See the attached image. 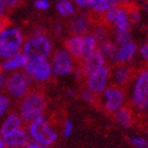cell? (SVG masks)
I'll use <instances>...</instances> for the list:
<instances>
[{
  "label": "cell",
  "mask_w": 148,
  "mask_h": 148,
  "mask_svg": "<svg viewBox=\"0 0 148 148\" xmlns=\"http://www.w3.org/2000/svg\"><path fill=\"white\" fill-rule=\"evenodd\" d=\"M92 19L91 16H79V17L75 18L71 21L69 23V31L72 32L73 34H86L87 32L90 29L91 26Z\"/></svg>",
  "instance_id": "9a60e30c"
},
{
  "label": "cell",
  "mask_w": 148,
  "mask_h": 148,
  "mask_svg": "<svg viewBox=\"0 0 148 148\" xmlns=\"http://www.w3.org/2000/svg\"><path fill=\"white\" fill-rule=\"evenodd\" d=\"M56 8L62 16L72 15L73 12H74V8H73L72 3L69 2V1H67V0H61V1H59V2L57 3Z\"/></svg>",
  "instance_id": "d4e9b609"
},
{
  "label": "cell",
  "mask_w": 148,
  "mask_h": 148,
  "mask_svg": "<svg viewBox=\"0 0 148 148\" xmlns=\"http://www.w3.org/2000/svg\"><path fill=\"white\" fill-rule=\"evenodd\" d=\"M130 142L137 148H146L148 147V142L142 138H131Z\"/></svg>",
  "instance_id": "4316f807"
},
{
  "label": "cell",
  "mask_w": 148,
  "mask_h": 148,
  "mask_svg": "<svg viewBox=\"0 0 148 148\" xmlns=\"http://www.w3.org/2000/svg\"><path fill=\"white\" fill-rule=\"evenodd\" d=\"M25 148H48V146L42 145V144H38V143H36V142H35V143L34 142H31V143L28 142Z\"/></svg>",
  "instance_id": "e575fe53"
},
{
  "label": "cell",
  "mask_w": 148,
  "mask_h": 148,
  "mask_svg": "<svg viewBox=\"0 0 148 148\" xmlns=\"http://www.w3.org/2000/svg\"><path fill=\"white\" fill-rule=\"evenodd\" d=\"M5 143H4V141H3L2 138H0V148H5Z\"/></svg>",
  "instance_id": "74e56055"
},
{
  "label": "cell",
  "mask_w": 148,
  "mask_h": 148,
  "mask_svg": "<svg viewBox=\"0 0 148 148\" xmlns=\"http://www.w3.org/2000/svg\"><path fill=\"white\" fill-rule=\"evenodd\" d=\"M83 45H84V38L83 36L76 35L67 38L64 42V47L66 51L69 53V55L75 58L78 63L81 61L82 55H83Z\"/></svg>",
  "instance_id": "7c38bea8"
},
{
  "label": "cell",
  "mask_w": 148,
  "mask_h": 148,
  "mask_svg": "<svg viewBox=\"0 0 148 148\" xmlns=\"http://www.w3.org/2000/svg\"><path fill=\"white\" fill-rule=\"evenodd\" d=\"M28 60L25 57L23 53H17L12 57H10V59L5 60L4 62L0 64V69L1 71L5 69V71H12V69H17L20 67H25V65L27 64Z\"/></svg>",
  "instance_id": "d6986e66"
},
{
  "label": "cell",
  "mask_w": 148,
  "mask_h": 148,
  "mask_svg": "<svg viewBox=\"0 0 148 148\" xmlns=\"http://www.w3.org/2000/svg\"><path fill=\"white\" fill-rule=\"evenodd\" d=\"M117 1H118V3L120 2V3H122V4H124V3L130 2V0H117Z\"/></svg>",
  "instance_id": "f35d334b"
},
{
  "label": "cell",
  "mask_w": 148,
  "mask_h": 148,
  "mask_svg": "<svg viewBox=\"0 0 148 148\" xmlns=\"http://www.w3.org/2000/svg\"><path fill=\"white\" fill-rule=\"evenodd\" d=\"M8 23H10V21L8 20V18L0 17V33L2 32V30L4 29V28L8 27Z\"/></svg>",
  "instance_id": "d6a6232c"
},
{
  "label": "cell",
  "mask_w": 148,
  "mask_h": 148,
  "mask_svg": "<svg viewBox=\"0 0 148 148\" xmlns=\"http://www.w3.org/2000/svg\"><path fill=\"white\" fill-rule=\"evenodd\" d=\"M4 143L8 147H21V146H26L29 142V136L26 130L20 127L10 133L6 137L2 138Z\"/></svg>",
  "instance_id": "5bb4252c"
},
{
  "label": "cell",
  "mask_w": 148,
  "mask_h": 148,
  "mask_svg": "<svg viewBox=\"0 0 148 148\" xmlns=\"http://www.w3.org/2000/svg\"><path fill=\"white\" fill-rule=\"evenodd\" d=\"M23 42L24 37L18 28H4L0 33V64L19 53Z\"/></svg>",
  "instance_id": "7a4b0ae2"
},
{
  "label": "cell",
  "mask_w": 148,
  "mask_h": 148,
  "mask_svg": "<svg viewBox=\"0 0 148 148\" xmlns=\"http://www.w3.org/2000/svg\"><path fill=\"white\" fill-rule=\"evenodd\" d=\"M53 71L57 76H64L73 71V61L66 50H59L53 57Z\"/></svg>",
  "instance_id": "30bf717a"
},
{
  "label": "cell",
  "mask_w": 148,
  "mask_h": 148,
  "mask_svg": "<svg viewBox=\"0 0 148 148\" xmlns=\"http://www.w3.org/2000/svg\"><path fill=\"white\" fill-rule=\"evenodd\" d=\"M10 148H15V147H10Z\"/></svg>",
  "instance_id": "ab89813d"
},
{
  "label": "cell",
  "mask_w": 148,
  "mask_h": 148,
  "mask_svg": "<svg viewBox=\"0 0 148 148\" xmlns=\"http://www.w3.org/2000/svg\"><path fill=\"white\" fill-rule=\"evenodd\" d=\"M26 73L31 78L38 82H44L50 79L52 74V66L47 60H38V61H28L25 65Z\"/></svg>",
  "instance_id": "9c48e42d"
},
{
  "label": "cell",
  "mask_w": 148,
  "mask_h": 148,
  "mask_svg": "<svg viewBox=\"0 0 148 148\" xmlns=\"http://www.w3.org/2000/svg\"><path fill=\"white\" fill-rule=\"evenodd\" d=\"M6 91L15 97H23L31 89V79L26 72L18 71L12 73L4 81Z\"/></svg>",
  "instance_id": "8992f818"
},
{
  "label": "cell",
  "mask_w": 148,
  "mask_h": 148,
  "mask_svg": "<svg viewBox=\"0 0 148 148\" xmlns=\"http://www.w3.org/2000/svg\"><path fill=\"white\" fill-rule=\"evenodd\" d=\"M135 52H136V46L133 42H128L126 44L121 45L116 50L113 56V60L116 64H124L128 60L132 59Z\"/></svg>",
  "instance_id": "e0dca14e"
},
{
  "label": "cell",
  "mask_w": 148,
  "mask_h": 148,
  "mask_svg": "<svg viewBox=\"0 0 148 148\" xmlns=\"http://www.w3.org/2000/svg\"><path fill=\"white\" fill-rule=\"evenodd\" d=\"M118 1L117 0H93L91 3V8L93 12L99 15L105 14L114 6H116Z\"/></svg>",
  "instance_id": "44dd1931"
},
{
  "label": "cell",
  "mask_w": 148,
  "mask_h": 148,
  "mask_svg": "<svg viewBox=\"0 0 148 148\" xmlns=\"http://www.w3.org/2000/svg\"><path fill=\"white\" fill-rule=\"evenodd\" d=\"M132 107L136 109L135 113L138 115L148 112V71H142L137 76L134 85Z\"/></svg>",
  "instance_id": "277c9868"
},
{
  "label": "cell",
  "mask_w": 148,
  "mask_h": 148,
  "mask_svg": "<svg viewBox=\"0 0 148 148\" xmlns=\"http://www.w3.org/2000/svg\"><path fill=\"white\" fill-rule=\"evenodd\" d=\"M141 55L143 56L144 59H146L148 61V40L146 42V44H144L142 47H141Z\"/></svg>",
  "instance_id": "4dcf8cb0"
},
{
  "label": "cell",
  "mask_w": 148,
  "mask_h": 148,
  "mask_svg": "<svg viewBox=\"0 0 148 148\" xmlns=\"http://www.w3.org/2000/svg\"><path fill=\"white\" fill-rule=\"evenodd\" d=\"M116 50V44L109 40H104L101 42L99 47V51L101 53V55L107 58H113Z\"/></svg>",
  "instance_id": "7402d4cb"
},
{
  "label": "cell",
  "mask_w": 148,
  "mask_h": 148,
  "mask_svg": "<svg viewBox=\"0 0 148 148\" xmlns=\"http://www.w3.org/2000/svg\"><path fill=\"white\" fill-rule=\"evenodd\" d=\"M29 133L36 143L45 146L52 145L57 139V133L53 128L52 123L45 116L32 121L29 126Z\"/></svg>",
  "instance_id": "5b68a950"
},
{
  "label": "cell",
  "mask_w": 148,
  "mask_h": 148,
  "mask_svg": "<svg viewBox=\"0 0 148 148\" xmlns=\"http://www.w3.org/2000/svg\"><path fill=\"white\" fill-rule=\"evenodd\" d=\"M123 101V89L120 88L119 86H110L108 88H105V90L103 91V101H101V99L97 101L96 105H97V103L101 104L103 101L101 108H104L107 113L113 114L117 109H119L122 106Z\"/></svg>",
  "instance_id": "52a82bcc"
},
{
  "label": "cell",
  "mask_w": 148,
  "mask_h": 148,
  "mask_svg": "<svg viewBox=\"0 0 148 148\" xmlns=\"http://www.w3.org/2000/svg\"><path fill=\"white\" fill-rule=\"evenodd\" d=\"M120 6L121 8L116 17V20L114 22V25L118 32H127L130 28V18H128L127 10H126L125 5L122 4Z\"/></svg>",
  "instance_id": "ffe728a7"
},
{
  "label": "cell",
  "mask_w": 148,
  "mask_h": 148,
  "mask_svg": "<svg viewBox=\"0 0 148 148\" xmlns=\"http://www.w3.org/2000/svg\"><path fill=\"white\" fill-rule=\"evenodd\" d=\"M73 132V123L71 120H66L64 122V126H63V134L65 137H69L72 135Z\"/></svg>",
  "instance_id": "f1b7e54d"
},
{
  "label": "cell",
  "mask_w": 148,
  "mask_h": 148,
  "mask_svg": "<svg viewBox=\"0 0 148 148\" xmlns=\"http://www.w3.org/2000/svg\"><path fill=\"white\" fill-rule=\"evenodd\" d=\"M52 51V45L47 36L35 34L26 40L23 47V54L28 61H38L47 59Z\"/></svg>",
  "instance_id": "3957f363"
},
{
  "label": "cell",
  "mask_w": 148,
  "mask_h": 148,
  "mask_svg": "<svg viewBox=\"0 0 148 148\" xmlns=\"http://www.w3.org/2000/svg\"><path fill=\"white\" fill-rule=\"evenodd\" d=\"M2 1H3V3H4V5L6 6V8H15L16 5L19 3L20 0H2Z\"/></svg>",
  "instance_id": "1f68e13d"
},
{
  "label": "cell",
  "mask_w": 148,
  "mask_h": 148,
  "mask_svg": "<svg viewBox=\"0 0 148 148\" xmlns=\"http://www.w3.org/2000/svg\"><path fill=\"white\" fill-rule=\"evenodd\" d=\"M113 116L115 117V120L119 124L125 127H131L135 123L136 113L134 111L133 107L126 105V106H121L119 109H117L113 113Z\"/></svg>",
  "instance_id": "4fadbf2b"
},
{
  "label": "cell",
  "mask_w": 148,
  "mask_h": 148,
  "mask_svg": "<svg viewBox=\"0 0 148 148\" xmlns=\"http://www.w3.org/2000/svg\"><path fill=\"white\" fill-rule=\"evenodd\" d=\"M131 40V35L128 34V32H118L116 34V45H123L126 44Z\"/></svg>",
  "instance_id": "484cf974"
},
{
  "label": "cell",
  "mask_w": 148,
  "mask_h": 148,
  "mask_svg": "<svg viewBox=\"0 0 148 148\" xmlns=\"http://www.w3.org/2000/svg\"><path fill=\"white\" fill-rule=\"evenodd\" d=\"M4 78H3V76H2V74H1V71H0V88L4 85Z\"/></svg>",
  "instance_id": "8d00e7d4"
},
{
  "label": "cell",
  "mask_w": 148,
  "mask_h": 148,
  "mask_svg": "<svg viewBox=\"0 0 148 148\" xmlns=\"http://www.w3.org/2000/svg\"><path fill=\"white\" fill-rule=\"evenodd\" d=\"M108 27L106 24L104 23H97L95 25V27L93 28V31H92V36L95 38L96 40L99 42H103L107 37V34H108Z\"/></svg>",
  "instance_id": "cb8c5ba5"
},
{
  "label": "cell",
  "mask_w": 148,
  "mask_h": 148,
  "mask_svg": "<svg viewBox=\"0 0 148 148\" xmlns=\"http://www.w3.org/2000/svg\"><path fill=\"white\" fill-rule=\"evenodd\" d=\"M135 77L134 69L124 64H117V67L114 73V78L117 83V86L123 89L124 86H127L130 82Z\"/></svg>",
  "instance_id": "2e32d148"
},
{
  "label": "cell",
  "mask_w": 148,
  "mask_h": 148,
  "mask_svg": "<svg viewBox=\"0 0 148 148\" xmlns=\"http://www.w3.org/2000/svg\"><path fill=\"white\" fill-rule=\"evenodd\" d=\"M83 38H84V45H83V55H82L81 61L82 60H84L85 58H87L89 55L91 54L94 50H95V47H96V40L92 36V35L86 34L83 36Z\"/></svg>",
  "instance_id": "603a6c76"
},
{
  "label": "cell",
  "mask_w": 148,
  "mask_h": 148,
  "mask_svg": "<svg viewBox=\"0 0 148 148\" xmlns=\"http://www.w3.org/2000/svg\"><path fill=\"white\" fill-rule=\"evenodd\" d=\"M34 5L35 8H38V10H46L49 8V2H48V0H37Z\"/></svg>",
  "instance_id": "f546056e"
},
{
  "label": "cell",
  "mask_w": 148,
  "mask_h": 148,
  "mask_svg": "<svg viewBox=\"0 0 148 148\" xmlns=\"http://www.w3.org/2000/svg\"><path fill=\"white\" fill-rule=\"evenodd\" d=\"M110 76L108 67H101L99 71L87 78V88L94 94H101L106 88L107 81Z\"/></svg>",
  "instance_id": "8fae6325"
},
{
  "label": "cell",
  "mask_w": 148,
  "mask_h": 148,
  "mask_svg": "<svg viewBox=\"0 0 148 148\" xmlns=\"http://www.w3.org/2000/svg\"><path fill=\"white\" fill-rule=\"evenodd\" d=\"M4 8H5L4 3H3L2 0H0V16H1L3 12H4Z\"/></svg>",
  "instance_id": "d590c367"
},
{
  "label": "cell",
  "mask_w": 148,
  "mask_h": 148,
  "mask_svg": "<svg viewBox=\"0 0 148 148\" xmlns=\"http://www.w3.org/2000/svg\"><path fill=\"white\" fill-rule=\"evenodd\" d=\"M76 3L79 6H82V8H85V6H88V5H91L92 1L93 0H75Z\"/></svg>",
  "instance_id": "836d02e7"
},
{
  "label": "cell",
  "mask_w": 148,
  "mask_h": 148,
  "mask_svg": "<svg viewBox=\"0 0 148 148\" xmlns=\"http://www.w3.org/2000/svg\"><path fill=\"white\" fill-rule=\"evenodd\" d=\"M21 125H22V120L20 116L17 113H10L0 128V136L4 138L14 131L20 128Z\"/></svg>",
  "instance_id": "ac0fdd59"
},
{
  "label": "cell",
  "mask_w": 148,
  "mask_h": 148,
  "mask_svg": "<svg viewBox=\"0 0 148 148\" xmlns=\"http://www.w3.org/2000/svg\"><path fill=\"white\" fill-rule=\"evenodd\" d=\"M8 106H10V99L2 94H0V116H2L3 113L8 110Z\"/></svg>",
  "instance_id": "83f0119b"
},
{
  "label": "cell",
  "mask_w": 148,
  "mask_h": 148,
  "mask_svg": "<svg viewBox=\"0 0 148 148\" xmlns=\"http://www.w3.org/2000/svg\"><path fill=\"white\" fill-rule=\"evenodd\" d=\"M47 108V99L42 89H34L28 92L22 99L20 106L21 117L25 122L31 123L42 116Z\"/></svg>",
  "instance_id": "6da1fadb"
},
{
  "label": "cell",
  "mask_w": 148,
  "mask_h": 148,
  "mask_svg": "<svg viewBox=\"0 0 148 148\" xmlns=\"http://www.w3.org/2000/svg\"><path fill=\"white\" fill-rule=\"evenodd\" d=\"M105 64V57L101 55L99 50H94L91 54L87 58L82 60L79 65V71L81 72L82 77L89 78V77L96 73L97 71L104 67Z\"/></svg>",
  "instance_id": "ba28073f"
}]
</instances>
